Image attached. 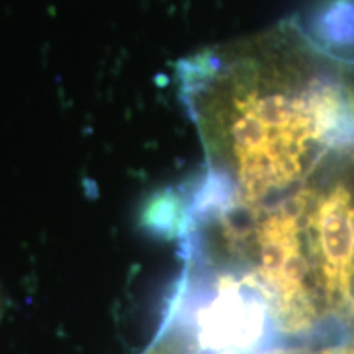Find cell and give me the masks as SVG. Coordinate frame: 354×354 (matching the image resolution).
Wrapping results in <instances>:
<instances>
[{"instance_id": "8992f818", "label": "cell", "mask_w": 354, "mask_h": 354, "mask_svg": "<svg viewBox=\"0 0 354 354\" xmlns=\"http://www.w3.org/2000/svg\"><path fill=\"white\" fill-rule=\"evenodd\" d=\"M225 354H232V353H225Z\"/></svg>"}, {"instance_id": "277c9868", "label": "cell", "mask_w": 354, "mask_h": 354, "mask_svg": "<svg viewBox=\"0 0 354 354\" xmlns=\"http://www.w3.org/2000/svg\"><path fill=\"white\" fill-rule=\"evenodd\" d=\"M299 26L318 56L354 66V0H330L318 8L307 26Z\"/></svg>"}, {"instance_id": "7a4b0ae2", "label": "cell", "mask_w": 354, "mask_h": 354, "mask_svg": "<svg viewBox=\"0 0 354 354\" xmlns=\"http://www.w3.org/2000/svg\"><path fill=\"white\" fill-rule=\"evenodd\" d=\"M305 230L328 300L354 305V192L346 180L320 192L312 185Z\"/></svg>"}, {"instance_id": "5b68a950", "label": "cell", "mask_w": 354, "mask_h": 354, "mask_svg": "<svg viewBox=\"0 0 354 354\" xmlns=\"http://www.w3.org/2000/svg\"><path fill=\"white\" fill-rule=\"evenodd\" d=\"M322 354H354V353L349 351V349H328V351Z\"/></svg>"}, {"instance_id": "6da1fadb", "label": "cell", "mask_w": 354, "mask_h": 354, "mask_svg": "<svg viewBox=\"0 0 354 354\" xmlns=\"http://www.w3.org/2000/svg\"><path fill=\"white\" fill-rule=\"evenodd\" d=\"M297 21L212 48L179 66V91L205 172L236 202L264 209L299 192L322 165L351 87L323 73Z\"/></svg>"}, {"instance_id": "3957f363", "label": "cell", "mask_w": 354, "mask_h": 354, "mask_svg": "<svg viewBox=\"0 0 354 354\" xmlns=\"http://www.w3.org/2000/svg\"><path fill=\"white\" fill-rule=\"evenodd\" d=\"M274 297L258 274L243 279L221 276L216 297L198 315L201 342L205 348H250L263 333L266 305Z\"/></svg>"}]
</instances>
